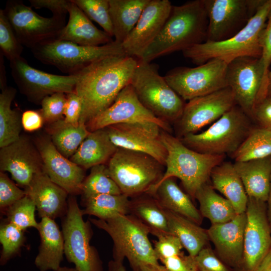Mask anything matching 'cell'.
<instances>
[{"instance_id":"cell-1","label":"cell","mask_w":271,"mask_h":271,"mask_svg":"<svg viewBox=\"0 0 271 271\" xmlns=\"http://www.w3.org/2000/svg\"><path fill=\"white\" fill-rule=\"evenodd\" d=\"M138 59L126 55L104 57L77 73L74 92L82 103L79 122L86 124L109 107L130 84Z\"/></svg>"},{"instance_id":"cell-2","label":"cell","mask_w":271,"mask_h":271,"mask_svg":"<svg viewBox=\"0 0 271 271\" xmlns=\"http://www.w3.org/2000/svg\"><path fill=\"white\" fill-rule=\"evenodd\" d=\"M208 23L204 0L173 6L161 32L139 60L151 62L158 57L183 52L206 42Z\"/></svg>"},{"instance_id":"cell-3","label":"cell","mask_w":271,"mask_h":271,"mask_svg":"<svg viewBox=\"0 0 271 271\" xmlns=\"http://www.w3.org/2000/svg\"><path fill=\"white\" fill-rule=\"evenodd\" d=\"M271 10V0H265L246 26L231 38L220 42L206 41L182 52L184 56L200 65L219 59L227 64L242 57L260 58V34Z\"/></svg>"},{"instance_id":"cell-4","label":"cell","mask_w":271,"mask_h":271,"mask_svg":"<svg viewBox=\"0 0 271 271\" xmlns=\"http://www.w3.org/2000/svg\"><path fill=\"white\" fill-rule=\"evenodd\" d=\"M89 220L107 233L113 242V260L123 262L127 258L133 270L147 264H159L148 235V228L131 214Z\"/></svg>"},{"instance_id":"cell-5","label":"cell","mask_w":271,"mask_h":271,"mask_svg":"<svg viewBox=\"0 0 271 271\" xmlns=\"http://www.w3.org/2000/svg\"><path fill=\"white\" fill-rule=\"evenodd\" d=\"M161 136L167 157L166 169L160 182L169 178H178L188 195L195 199L198 191L207 183L213 169L224 162L225 155L195 151L163 129Z\"/></svg>"},{"instance_id":"cell-6","label":"cell","mask_w":271,"mask_h":271,"mask_svg":"<svg viewBox=\"0 0 271 271\" xmlns=\"http://www.w3.org/2000/svg\"><path fill=\"white\" fill-rule=\"evenodd\" d=\"M251 119L240 107L235 105L205 130L179 139L186 146L199 153L231 155L253 128Z\"/></svg>"},{"instance_id":"cell-7","label":"cell","mask_w":271,"mask_h":271,"mask_svg":"<svg viewBox=\"0 0 271 271\" xmlns=\"http://www.w3.org/2000/svg\"><path fill=\"white\" fill-rule=\"evenodd\" d=\"M130 84L140 102L157 117L169 124L180 118L184 100L160 75L156 64L138 60Z\"/></svg>"},{"instance_id":"cell-8","label":"cell","mask_w":271,"mask_h":271,"mask_svg":"<svg viewBox=\"0 0 271 271\" xmlns=\"http://www.w3.org/2000/svg\"><path fill=\"white\" fill-rule=\"evenodd\" d=\"M164 166L151 156L118 148L108 161L110 177L121 193L132 198L148 193L162 179Z\"/></svg>"},{"instance_id":"cell-9","label":"cell","mask_w":271,"mask_h":271,"mask_svg":"<svg viewBox=\"0 0 271 271\" xmlns=\"http://www.w3.org/2000/svg\"><path fill=\"white\" fill-rule=\"evenodd\" d=\"M42 63L53 65L68 75L77 74L91 63L104 57L126 55L121 43L114 40L98 46H86L54 39L31 49Z\"/></svg>"},{"instance_id":"cell-10","label":"cell","mask_w":271,"mask_h":271,"mask_svg":"<svg viewBox=\"0 0 271 271\" xmlns=\"http://www.w3.org/2000/svg\"><path fill=\"white\" fill-rule=\"evenodd\" d=\"M77 199L68 198V209L62 220L64 255L77 271H103L102 262L96 248L90 244L92 236L90 221L83 218Z\"/></svg>"},{"instance_id":"cell-11","label":"cell","mask_w":271,"mask_h":271,"mask_svg":"<svg viewBox=\"0 0 271 271\" xmlns=\"http://www.w3.org/2000/svg\"><path fill=\"white\" fill-rule=\"evenodd\" d=\"M227 65L220 59H212L193 68H174L164 78L184 100L189 101L227 87Z\"/></svg>"},{"instance_id":"cell-12","label":"cell","mask_w":271,"mask_h":271,"mask_svg":"<svg viewBox=\"0 0 271 271\" xmlns=\"http://www.w3.org/2000/svg\"><path fill=\"white\" fill-rule=\"evenodd\" d=\"M4 11L20 43L31 49L56 39L66 25L65 17H42L20 0L8 1Z\"/></svg>"},{"instance_id":"cell-13","label":"cell","mask_w":271,"mask_h":271,"mask_svg":"<svg viewBox=\"0 0 271 271\" xmlns=\"http://www.w3.org/2000/svg\"><path fill=\"white\" fill-rule=\"evenodd\" d=\"M265 0H204L208 17L206 41L227 40L243 29Z\"/></svg>"},{"instance_id":"cell-14","label":"cell","mask_w":271,"mask_h":271,"mask_svg":"<svg viewBox=\"0 0 271 271\" xmlns=\"http://www.w3.org/2000/svg\"><path fill=\"white\" fill-rule=\"evenodd\" d=\"M12 76L20 90L34 101L41 102L55 93L68 94L75 91L78 74L58 75L30 66L22 56L10 61Z\"/></svg>"},{"instance_id":"cell-15","label":"cell","mask_w":271,"mask_h":271,"mask_svg":"<svg viewBox=\"0 0 271 271\" xmlns=\"http://www.w3.org/2000/svg\"><path fill=\"white\" fill-rule=\"evenodd\" d=\"M235 105L234 94L229 87L189 100L185 103L181 117L177 122L178 138L196 133L214 122Z\"/></svg>"},{"instance_id":"cell-16","label":"cell","mask_w":271,"mask_h":271,"mask_svg":"<svg viewBox=\"0 0 271 271\" xmlns=\"http://www.w3.org/2000/svg\"><path fill=\"white\" fill-rule=\"evenodd\" d=\"M104 128L116 147L147 154L165 166L167 151L159 125L153 122L121 123Z\"/></svg>"},{"instance_id":"cell-17","label":"cell","mask_w":271,"mask_h":271,"mask_svg":"<svg viewBox=\"0 0 271 271\" xmlns=\"http://www.w3.org/2000/svg\"><path fill=\"white\" fill-rule=\"evenodd\" d=\"M153 122L169 133L171 126L157 117L139 100L132 86L129 84L119 93L113 103L86 124L91 132L121 123Z\"/></svg>"},{"instance_id":"cell-18","label":"cell","mask_w":271,"mask_h":271,"mask_svg":"<svg viewBox=\"0 0 271 271\" xmlns=\"http://www.w3.org/2000/svg\"><path fill=\"white\" fill-rule=\"evenodd\" d=\"M263 77L260 58L242 57L227 65V85L232 91L236 105L252 119Z\"/></svg>"},{"instance_id":"cell-19","label":"cell","mask_w":271,"mask_h":271,"mask_svg":"<svg viewBox=\"0 0 271 271\" xmlns=\"http://www.w3.org/2000/svg\"><path fill=\"white\" fill-rule=\"evenodd\" d=\"M245 214L243 260L247 270L252 271L271 248L266 202L248 198Z\"/></svg>"},{"instance_id":"cell-20","label":"cell","mask_w":271,"mask_h":271,"mask_svg":"<svg viewBox=\"0 0 271 271\" xmlns=\"http://www.w3.org/2000/svg\"><path fill=\"white\" fill-rule=\"evenodd\" d=\"M169 0H150L137 25L122 43L126 56L140 59L161 32L171 13Z\"/></svg>"},{"instance_id":"cell-21","label":"cell","mask_w":271,"mask_h":271,"mask_svg":"<svg viewBox=\"0 0 271 271\" xmlns=\"http://www.w3.org/2000/svg\"><path fill=\"white\" fill-rule=\"evenodd\" d=\"M37 145L43 170L49 178L71 195L82 193L83 168L62 155L49 138L39 139Z\"/></svg>"},{"instance_id":"cell-22","label":"cell","mask_w":271,"mask_h":271,"mask_svg":"<svg viewBox=\"0 0 271 271\" xmlns=\"http://www.w3.org/2000/svg\"><path fill=\"white\" fill-rule=\"evenodd\" d=\"M1 172H9L20 186L26 188L35 175L43 170L40 154L30 141L24 137L2 148L0 151Z\"/></svg>"},{"instance_id":"cell-23","label":"cell","mask_w":271,"mask_h":271,"mask_svg":"<svg viewBox=\"0 0 271 271\" xmlns=\"http://www.w3.org/2000/svg\"><path fill=\"white\" fill-rule=\"evenodd\" d=\"M25 189L26 195L35 203L41 218L47 217L54 220L66 214L69 194L54 183L43 170L35 175Z\"/></svg>"},{"instance_id":"cell-24","label":"cell","mask_w":271,"mask_h":271,"mask_svg":"<svg viewBox=\"0 0 271 271\" xmlns=\"http://www.w3.org/2000/svg\"><path fill=\"white\" fill-rule=\"evenodd\" d=\"M245 212L237 214L230 221L211 224L207 230L209 239L218 255L226 261L236 264L243 260Z\"/></svg>"},{"instance_id":"cell-25","label":"cell","mask_w":271,"mask_h":271,"mask_svg":"<svg viewBox=\"0 0 271 271\" xmlns=\"http://www.w3.org/2000/svg\"><path fill=\"white\" fill-rule=\"evenodd\" d=\"M69 19L56 39L86 46H98L113 41L104 31L97 28L85 13L71 0L67 7Z\"/></svg>"},{"instance_id":"cell-26","label":"cell","mask_w":271,"mask_h":271,"mask_svg":"<svg viewBox=\"0 0 271 271\" xmlns=\"http://www.w3.org/2000/svg\"><path fill=\"white\" fill-rule=\"evenodd\" d=\"M40 245L34 263L40 271H56L64 254V240L62 231L54 219L43 217L37 228Z\"/></svg>"},{"instance_id":"cell-27","label":"cell","mask_w":271,"mask_h":271,"mask_svg":"<svg viewBox=\"0 0 271 271\" xmlns=\"http://www.w3.org/2000/svg\"><path fill=\"white\" fill-rule=\"evenodd\" d=\"M248 198L266 202L271 181V156L234 163Z\"/></svg>"},{"instance_id":"cell-28","label":"cell","mask_w":271,"mask_h":271,"mask_svg":"<svg viewBox=\"0 0 271 271\" xmlns=\"http://www.w3.org/2000/svg\"><path fill=\"white\" fill-rule=\"evenodd\" d=\"M154 195L165 209L183 216L200 225L202 218L188 194L183 192L175 178L164 180L154 186L148 193Z\"/></svg>"},{"instance_id":"cell-29","label":"cell","mask_w":271,"mask_h":271,"mask_svg":"<svg viewBox=\"0 0 271 271\" xmlns=\"http://www.w3.org/2000/svg\"><path fill=\"white\" fill-rule=\"evenodd\" d=\"M210 179L214 190L231 203L237 214L245 212L248 198L234 164L223 162L213 169Z\"/></svg>"},{"instance_id":"cell-30","label":"cell","mask_w":271,"mask_h":271,"mask_svg":"<svg viewBox=\"0 0 271 271\" xmlns=\"http://www.w3.org/2000/svg\"><path fill=\"white\" fill-rule=\"evenodd\" d=\"M117 148L104 128L97 129L90 132L70 160L83 169L91 168L109 161Z\"/></svg>"},{"instance_id":"cell-31","label":"cell","mask_w":271,"mask_h":271,"mask_svg":"<svg viewBox=\"0 0 271 271\" xmlns=\"http://www.w3.org/2000/svg\"><path fill=\"white\" fill-rule=\"evenodd\" d=\"M129 209L157 238L171 234L165 209L154 195L146 193L130 199Z\"/></svg>"},{"instance_id":"cell-32","label":"cell","mask_w":271,"mask_h":271,"mask_svg":"<svg viewBox=\"0 0 271 271\" xmlns=\"http://www.w3.org/2000/svg\"><path fill=\"white\" fill-rule=\"evenodd\" d=\"M150 0H109L114 41L122 43L139 20Z\"/></svg>"},{"instance_id":"cell-33","label":"cell","mask_w":271,"mask_h":271,"mask_svg":"<svg viewBox=\"0 0 271 271\" xmlns=\"http://www.w3.org/2000/svg\"><path fill=\"white\" fill-rule=\"evenodd\" d=\"M165 212L170 233L179 238L189 255L195 257L209 240L207 230L178 214Z\"/></svg>"},{"instance_id":"cell-34","label":"cell","mask_w":271,"mask_h":271,"mask_svg":"<svg viewBox=\"0 0 271 271\" xmlns=\"http://www.w3.org/2000/svg\"><path fill=\"white\" fill-rule=\"evenodd\" d=\"M215 191L207 183L198 191L195 198L199 203L202 216L209 219L211 224L228 222L237 214L231 203Z\"/></svg>"},{"instance_id":"cell-35","label":"cell","mask_w":271,"mask_h":271,"mask_svg":"<svg viewBox=\"0 0 271 271\" xmlns=\"http://www.w3.org/2000/svg\"><path fill=\"white\" fill-rule=\"evenodd\" d=\"M16 89L7 87L0 94V147L17 141L22 127V115L18 109L11 108L16 94Z\"/></svg>"},{"instance_id":"cell-36","label":"cell","mask_w":271,"mask_h":271,"mask_svg":"<svg viewBox=\"0 0 271 271\" xmlns=\"http://www.w3.org/2000/svg\"><path fill=\"white\" fill-rule=\"evenodd\" d=\"M51 140L57 150L67 158H71L89 134L86 124L66 123L63 119L53 122L50 127Z\"/></svg>"},{"instance_id":"cell-37","label":"cell","mask_w":271,"mask_h":271,"mask_svg":"<svg viewBox=\"0 0 271 271\" xmlns=\"http://www.w3.org/2000/svg\"><path fill=\"white\" fill-rule=\"evenodd\" d=\"M83 215L95 216L106 219L119 214L129 213L130 198L122 194H99L83 198Z\"/></svg>"},{"instance_id":"cell-38","label":"cell","mask_w":271,"mask_h":271,"mask_svg":"<svg viewBox=\"0 0 271 271\" xmlns=\"http://www.w3.org/2000/svg\"><path fill=\"white\" fill-rule=\"evenodd\" d=\"M235 162H245L271 156V131L253 127L237 150L231 155Z\"/></svg>"},{"instance_id":"cell-39","label":"cell","mask_w":271,"mask_h":271,"mask_svg":"<svg viewBox=\"0 0 271 271\" xmlns=\"http://www.w3.org/2000/svg\"><path fill=\"white\" fill-rule=\"evenodd\" d=\"M83 198L99 194H121L117 185L110 177L107 166L104 164L91 168L89 175L85 178L82 187Z\"/></svg>"},{"instance_id":"cell-40","label":"cell","mask_w":271,"mask_h":271,"mask_svg":"<svg viewBox=\"0 0 271 271\" xmlns=\"http://www.w3.org/2000/svg\"><path fill=\"white\" fill-rule=\"evenodd\" d=\"M36 210L33 200L26 195L6 210L7 222L24 231L30 227L37 229L39 222L35 218Z\"/></svg>"},{"instance_id":"cell-41","label":"cell","mask_w":271,"mask_h":271,"mask_svg":"<svg viewBox=\"0 0 271 271\" xmlns=\"http://www.w3.org/2000/svg\"><path fill=\"white\" fill-rule=\"evenodd\" d=\"M24 231L6 222L0 226V242L2 244L0 262L4 265L18 254L25 240Z\"/></svg>"},{"instance_id":"cell-42","label":"cell","mask_w":271,"mask_h":271,"mask_svg":"<svg viewBox=\"0 0 271 271\" xmlns=\"http://www.w3.org/2000/svg\"><path fill=\"white\" fill-rule=\"evenodd\" d=\"M90 19L96 22L111 37L113 31L109 0H71Z\"/></svg>"},{"instance_id":"cell-43","label":"cell","mask_w":271,"mask_h":271,"mask_svg":"<svg viewBox=\"0 0 271 271\" xmlns=\"http://www.w3.org/2000/svg\"><path fill=\"white\" fill-rule=\"evenodd\" d=\"M1 53L10 61L21 57L23 46L6 16L4 10H0Z\"/></svg>"},{"instance_id":"cell-44","label":"cell","mask_w":271,"mask_h":271,"mask_svg":"<svg viewBox=\"0 0 271 271\" xmlns=\"http://www.w3.org/2000/svg\"><path fill=\"white\" fill-rule=\"evenodd\" d=\"M260 42L261 48L260 60L262 66L263 77L256 105L267 97V77L271 64V10L268 15L265 27L261 31Z\"/></svg>"},{"instance_id":"cell-45","label":"cell","mask_w":271,"mask_h":271,"mask_svg":"<svg viewBox=\"0 0 271 271\" xmlns=\"http://www.w3.org/2000/svg\"><path fill=\"white\" fill-rule=\"evenodd\" d=\"M66 94L55 93L46 96L42 100L40 112L44 121L53 123L61 120L64 115Z\"/></svg>"},{"instance_id":"cell-46","label":"cell","mask_w":271,"mask_h":271,"mask_svg":"<svg viewBox=\"0 0 271 271\" xmlns=\"http://www.w3.org/2000/svg\"><path fill=\"white\" fill-rule=\"evenodd\" d=\"M26 195L3 172L0 173V208L6 210Z\"/></svg>"},{"instance_id":"cell-47","label":"cell","mask_w":271,"mask_h":271,"mask_svg":"<svg viewBox=\"0 0 271 271\" xmlns=\"http://www.w3.org/2000/svg\"><path fill=\"white\" fill-rule=\"evenodd\" d=\"M184 248L179 238L172 234L158 237L154 249L158 260L175 256L182 252Z\"/></svg>"},{"instance_id":"cell-48","label":"cell","mask_w":271,"mask_h":271,"mask_svg":"<svg viewBox=\"0 0 271 271\" xmlns=\"http://www.w3.org/2000/svg\"><path fill=\"white\" fill-rule=\"evenodd\" d=\"M198 271H229L209 247L203 248L195 256Z\"/></svg>"},{"instance_id":"cell-49","label":"cell","mask_w":271,"mask_h":271,"mask_svg":"<svg viewBox=\"0 0 271 271\" xmlns=\"http://www.w3.org/2000/svg\"><path fill=\"white\" fill-rule=\"evenodd\" d=\"M82 103L80 98L75 92L66 94L64 121L69 124H79L82 112Z\"/></svg>"},{"instance_id":"cell-50","label":"cell","mask_w":271,"mask_h":271,"mask_svg":"<svg viewBox=\"0 0 271 271\" xmlns=\"http://www.w3.org/2000/svg\"><path fill=\"white\" fill-rule=\"evenodd\" d=\"M160 261L170 271H198L195 257L186 255L183 251Z\"/></svg>"},{"instance_id":"cell-51","label":"cell","mask_w":271,"mask_h":271,"mask_svg":"<svg viewBox=\"0 0 271 271\" xmlns=\"http://www.w3.org/2000/svg\"><path fill=\"white\" fill-rule=\"evenodd\" d=\"M252 119L260 127L271 131V96H267L255 106Z\"/></svg>"},{"instance_id":"cell-52","label":"cell","mask_w":271,"mask_h":271,"mask_svg":"<svg viewBox=\"0 0 271 271\" xmlns=\"http://www.w3.org/2000/svg\"><path fill=\"white\" fill-rule=\"evenodd\" d=\"M32 7L35 9L46 8L51 11L53 16L66 17L70 1L66 0H29Z\"/></svg>"},{"instance_id":"cell-53","label":"cell","mask_w":271,"mask_h":271,"mask_svg":"<svg viewBox=\"0 0 271 271\" xmlns=\"http://www.w3.org/2000/svg\"><path fill=\"white\" fill-rule=\"evenodd\" d=\"M44 121L40 111L28 110L22 114V127L27 131H33L40 129Z\"/></svg>"},{"instance_id":"cell-54","label":"cell","mask_w":271,"mask_h":271,"mask_svg":"<svg viewBox=\"0 0 271 271\" xmlns=\"http://www.w3.org/2000/svg\"><path fill=\"white\" fill-rule=\"evenodd\" d=\"M252 271H271V248Z\"/></svg>"},{"instance_id":"cell-55","label":"cell","mask_w":271,"mask_h":271,"mask_svg":"<svg viewBox=\"0 0 271 271\" xmlns=\"http://www.w3.org/2000/svg\"><path fill=\"white\" fill-rule=\"evenodd\" d=\"M133 271H170L164 265L160 264H147L142 266Z\"/></svg>"},{"instance_id":"cell-56","label":"cell","mask_w":271,"mask_h":271,"mask_svg":"<svg viewBox=\"0 0 271 271\" xmlns=\"http://www.w3.org/2000/svg\"><path fill=\"white\" fill-rule=\"evenodd\" d=\"M1 75H0V85L1 88L3 90L5 89L7 86L6 85V71L5 69V66L4 64V55L1 53Z\"/></svg>"},{"instance_id":"cell-57","label":"cell","mask_w":271,"mask_h":271,"mask_svg":"<svg viewBox=\"0 0 271 271\" xmlns=\"http://www.w3.org/2000/svg\"><path fill=\"white\" fill-rule=\"evenodd\" d=\"M108 271H126L123 262L112 260L108 262Z\"/></svg>"},{"instance_id":"cell-58","label":"cell","mask_w":271,"mask_h":271,"mask_svg":"<svg viewBox=\"0 0 271 271\" xmlns=\"http://www.w3.org/2000/svg\"><path fill=\"white\" fill-rule=\"evenodd\" d=\"M266 203L267 216L271 230V181L268 196Z\"/></svg>"},{"instance_id":"cell-59","label":"cell","mask_w":271,"mask_h":271,"mask_svg":"<svg viewBox=\"0 0 271 271\" xmlns=\"http://www.w3.org/2000/svg\"><path fill=\"white\" fill-rule=\"evenodd\" d=\"M267 96H271V70L269 71L267 77Z\"/></svg>"},{"instance_id":"cell-60","label":"cell","mask_w":271,"mask_h":271,"mask_svg":"<svg viewBox=\"0 0 271 271\" xmlns=\"http://www.w3.org/2000/svg\"><path fill=\"white\" fill-rule=\"evenodd\" d=\"M56 271H77L76 269L72 267H68L66 266H60Z\"/></svg>"}]
</instances>
